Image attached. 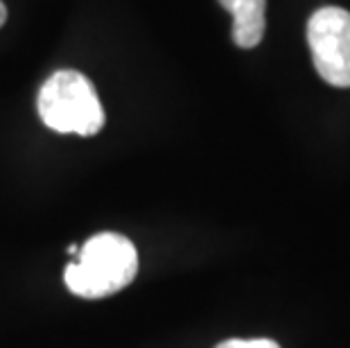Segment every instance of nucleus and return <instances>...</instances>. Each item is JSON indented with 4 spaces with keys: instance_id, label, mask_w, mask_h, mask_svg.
I'll return each mask as SVG.
<instances>
[{
    "instance_id": "obj_1",
    "label": "nucleus",
    "mask_w": 350,
    "mask_h": 348,
    "mask_svg": "<svg viewBox=\"0 0 350 348\" xmlns=\"http://www.w3.org/2000/svg\"><path fill=\"white\" fill-rule=\"evenodd\" d=\"M138 273V251L118 233H98L66 267V287L81 299H104L124 290Z\"/></svg>"
},
{
    "instance_id": "obj_2",
    "label": "nucleus",
    "mask_w": 350,
    "mask_h": 348,
    "mask_svg": "<svg viewBox=\"0 0 350 348\" xmlns=\"http://www.w3.org/2000/svg\"><path fill=\"white\" fill-rule=\"evenodd\" d=\"M36 109L57 134L95 136L104 127V109L93 81L77 70H57L43 81Z\"/></svg>"
},
{
    "instance_id": "obj_3",
    "label": "nucleus",
    "mask_w": 350,
    "mask_h": 348,
    "mask_svg": "<svg viewBox=\"0 0 350 348\" xmlns=\"http://www.w3.org/2000/svg\"><path fill=\"white\" fill-rule=\"evenodd\" d=\"M308 46L317 72L330 86H350V12L321 7L308 21Z\"/></svg>"
},
{
    "instance_id": "obj_4",
    "label": "nucleus",
    "mask_w": 350,
    "mask_h": 348,
    "mask_svg": "<svg viewBox=\"0 0 350 348\" xmlns=\"http://www.w3.org/2000/svg\"><path fill=\"white\" fill-rule=\"evenodd\" d=\"M233 16V41L237 48H256L267 27V0H219Z\"/></svg>"
},
{
    "instance_id": "obj_5",
    "label": "nucleus",
    "mask_w": 350,
    "mask_h": 348,
    "mask_svg": "<svg viewBox=\"0 0 350 348\" xmlns=\"http://www.w3.org/2000/svg\"><path fill=\"white\" fill-rule=\"evenodd\" d=\"M215 348H280L271 339H228Z\"/></svg>"
},
{
    "instance_id": "obj_6",
    "label": "nucleus",
    "mask_w": 350,
    "mask_h": 348,
    "mask_svg": "<svg viewBox=\"0 0 350 348\" xmlns=\"http://www.w3.org/2000/svg\"><path fill=\"white\" fill-rule=\"evenodd\" d=\"M5 21H7V7L3 5V0H0V27L5 25Z\"/></svg>"
}]
</instances>
